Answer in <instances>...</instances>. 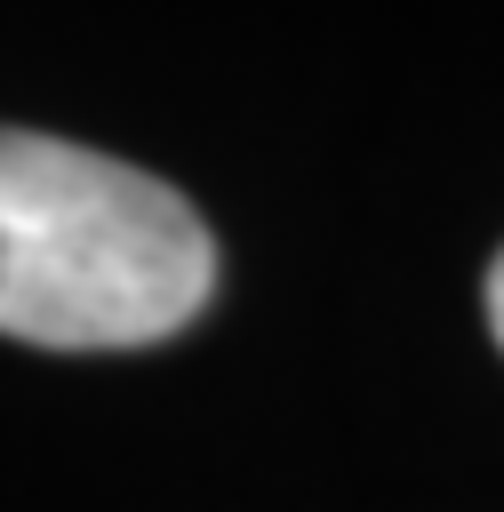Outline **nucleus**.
<instances>
[{
	"label": "nucleus",
	"instance_id": "obj_1",
	"mask_svg": "<svg viewBox=\"0 0 504 512\" xmlns=\"http://www.w3.org/2000/svg\"><path fill=\"white\" fill-rule=\"evenodd\" d=\"M216 288L184 192L64 136L0 128V336L120 352L176 336Z\"/></svg>",
	"mask_w": 504,
	"mask_h": 512
},
{
	"label": "nucleus",
	"instance_id": "obj_2",
	"mask_svg": "<svg viewBox=\"0 0 504 512\" xmlns=\"http://www.w3.org/2000/svg\"><path fill=\"white\" fill-rule=\"evenodd\" d=\"M488 328H496V344H504V256L488 264Z\"/></svg>",
	"mask_w": 504,
	"mask_h": 512
}]
</instances>
